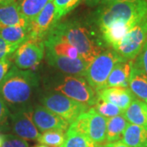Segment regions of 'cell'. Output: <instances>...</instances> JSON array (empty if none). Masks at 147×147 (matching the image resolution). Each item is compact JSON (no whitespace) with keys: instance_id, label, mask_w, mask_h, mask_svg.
Returning a JSON list of instances; mask_svg holds the SVG:
<instances>
[{"instance_id":"cell-1","label":"cell","mask_w":147,"mask_h":147,"mask_svg":"<svg viewBox=\"0 0 147 147\" xmlns=\"http://www.w3.org/2000/svg\"><path fill=\"white\" fill-rule=\"evenodd\" d=\"M50 34L75 47L79 57L88 65L107 48L90 20L70 19L59 21Z\"/></svg>"},{"instance_id":"cell-2","label":"cell","mask_w":147,"mask_h":147,"mask_svg":"<svg viewBox=\"0 0 147 147\" xmlns=\"http://www.w3.org/2000/svg\"><path fill=\"white\" fill-rule=\"evenodd\" d=\"M38 84L39 78L35 72L13 65L0 82V97L11 112L30 106V100Z\"/></svg>"},{"instance_id":"cell-3","label":"cell","mask_w":147,"mask_h":147,"mask_svg":"<svg viewBox=\"0 0 147 147\" xmlns=\"http://www.w3.org/2000/svg\"><path fill=\"white\" fill-rule=\"evenodd\" d=\"M146 16H147V0H137L99 6L90 21L99 33L114 24L136 25Z\"/></svg>"},{"instance_id":"cell-4","label":"cell","mask_w":147,"mask_h":147,"mask_svg":"<svg viewBox=\"0 0 147 147\" xmlns=\"http://www.w3.org/2000/svg\"><path fill=\"white\" fill-rule=\"evenodd\" d=\"M55 92H58L92 107L97 100V95L82 76L71 74H56L47 79L45 84Z\"/></svg>"},{"instance_id":"cell-5","label":"cell","mask_w":147,"mask_h":147,"mask_svg":"<svg viewBox=\"0 0 147 147\" xmlns=\"http://www.w3.org/2000/svg\"><path fill=\"white\" fill-rule=\"evenodd\" d=\"M122 58L112 48L105 49L88 65L84 78L96 92L106 88V82L116 64Z\"/></svg>"},{"instance_id":"cell-6","label":"cell","mask_w":147,"mask_h":147,"mask_svg":"<svg viewBox=\"0 0 147 147\" xmlns=\"http://www.w3.org/2000/svg\"><path fill=\"white\" fill-rule=\"evenodd\" d=\"M107 118L99 115L93 107L83 113L69 124L66 132L77 133L88 137L98 146L105 142Z\"/></svg>"},{"instance_id":"cell-7","label":"cell","mask_w":147,"mask_h":147,"mask_svg":"<svg viewBox=\"0 0 147 147\" xmlns=\"http://www.w3.org/2000/svg\"><path fill=\"white\" fill-rule=\"evenodd\" d=\"M42 105L71 124L90 106L74 100L58 92H47L40 98Z\"/></svg>"},{"instance_id":"cell-8","label":"cell","mask_w":147,"mask_h":147,"mask_svg":"<svg viewBox=\"0 0 147 147\" xmlns=\"http://www.w3.org/2000/svg\"><path fill=\"white\" fill-rule=\"evenodd\" d=\"M147 40V16L127 32L115 51L123 61H133L142 51Z\"/></svg>"},{"instance_id":"cell-9","label":"cell","mask_w":147,"mask_h":147,"mask_svg":"<svg viewBox=\"0 0 147 147\" xmlns=\"http://www.w3.org/2000/svg\"><path fill=\"white\" fill-rule=\"evenodd\" d=\"M45 54L44 41L29 39L21 44L12 54L15 66L21 69H29L40 63Z\"/></svg>"},{"instance_id":"cell-10","label":"cell","mask_w":147,"mask_h":147,"mask_svg":"<svg viewBox=\"0 0 147 147\" xmlns=\"http://www.w3.org/2000/svg\"><path fill=\"white\" fill-rule=\"evenodd\" d=\"M10 127L16 136L26 141H35L40 135L32 119L31 106L11 112Z\"/></svg>"},{"instance_id":"cell-11","label":"cell","mask_w":147,"mask_h":147,"mask_svg":"<svg viewBox=\"0 0 147 147\" xmlns=\"http://www.w3.org/2000/svg\"><path fill=\"white\" fill-rule=\"evenodd\" d=\"M58 22L56 16L54 0H50L45 7L30 23V39L44 41Z\"/></svg>"},{"instance_id":"cell-12","label":"cell","mask_w":147,"mask_h":147,"mask_svg":"<svg viewBox=\"0 0 147 147\" xmlns=\"http://www.w3.org/2000/svg\"><path fill=\"white\" fill-rule=\"evenodd\" d=\"M32 119L38 131H41L57 130L66 132L69 126L68 122L42 105L32 107Z\"/></svg>"},{"instance_id":"cell-13","label":"cell","mask_w":147,"mask_h":147,"mask_svg":"<svg viewBox=\"0 0 147 147\" xmlns=\"http://www.w3.org/2000/svg\"><path fill=\"white\" fill-rule=\"evenodd\" d=\"M45 57L47 64L65 74L77 75L84 77L88 64L82 58H70L57 56L45 50Z\"/></svg>"},{"instance_id":"cell-14","label":"cell","mask_w":147,"mask_h":147,"mask_svg":"<svg viewBox=\"0 0 147 147\" xmlns=\"http://www.w3.org/2000/svg\"><path fill=\"white\" fill-rule=\"evenodd\" d=\"M97 99H100L107 102H110L124 110L129 106L131 102L136 97L129 89V88H105L96 92Z\"/></svg>"},{"instance_id":"cell-15","label":"cell","mask_w":147,"mask_h":147,"mask_svg":"<svg viewBox=\"0 0 147 147\" xmlns=\"http://www.w3.org/2000/svg\"><path fill=\"white\" fill-rule=\"evenodd\" d=\"M30 21L21 14L16 0L0 6V28L8 26H28Z\"/></svg>"},{"instance_id":"cell-16","label":"cell","mask_w":147,"mask_h":147,"mask_svg":"<svg viewBox=\"0 0 147 147\" xmlns=\"http://www.w3.org/2000/svg\"><path fill=\"white\" fill-rule=\"evenodd\" d=\"M44 45L46 51L57 56L65 57L70 59L81 58L75 47L62 38L54 36L51 34H49L44 40Z\"/></svg>"},{"instance_id":"cell-17","label":"cell","mask_w":147,"mask_h":147,"mask_svg":"<svg viewBox=\"0 0 147 147\" xmlns=\"http://www.w3.org/2000/svg\"><path fill=\"white\" fill-rule=\"evenodd\" d=\"M128 88L136 98L147 103V75L135 66L132 61Z\"/></svg>"},{"instance_id":"cell-18","label":"cell","mask_w":147,"mask_h":147,"mask_svg":"<svg viewBox=\"0 0 147 147\" xmlns=\"http://www.w3.org/2000/svg\"><path fill=\"white\" fill-rule=\"evenodd\" d=\"M131 61H122L116 64L106 82V88H128Z\"/></svg>"},{"instance_id":"cell-19","label":"cell","mask_w":147,"mask_h":147,"mask_svg":"<svg viewBox=\"0 0 147 147\" xmlns=\"http://www.w3.org/2000/svg\"><path fill=\"white\" fill-rule=\"evenodd\" d=\"M121 141L130 147H147V127L128 123Z\"/></svg>"},{"instance_id":"cell-20","label":"cell","mask_w":147,"mask_h":147,"mask_svg":"<svg viewBox=\"0 0 147 147\" xmlns=\"http://www.w3.org/2000/svg\"><path fill=\"white\" fill-rule=\"evenodd\" d=\"M123 115L129 123L147 127V103L135 98Z\"/></svg>"},{"instance_id":"cell-21","label":"cell","mask_w":147,"mask_h":147,"mask_svg":"<svg viewBox=\"0 0 147 147\" xmlns=\"http://www.w3.org/2000/svg\"><path fill=\"white\" fill-rule=\"evenodd\" d=\"M30 27L8 26L0 28V37L7 42L21 46L30 39Z\"/></svg>"},{"instance_id":"cell-22","label":"cell","mask_w":147,"mask_h":147,"mask_svg":"<svg viewBox=\"0 0 147 147\" xmlns=\"http://www.w3.org/2000/svg\"><path fill=\"white\" fill-rule=\"evenodd\" d=\"M128 122L123 115L107 119L106 123V143L120 141Z\"/></svg>"},{"instance_id":"cell-23","label":"cell","mask_w":147,"mask_h":147,"mask_svg":"<svg viewBox=\"0 0 147 147\" xmlns=\"http://www.w3.org/2000/svg\"><path fill=\"white\" fill-rule=\"evenodd\" d=\"M50 0H16L21 14L30 23L45 7Z\"/></svg>"},{"instance_id":"cell-24","label":"cell","mask_w":147,"mask_h":147,"mask_svg":"<svg viewBox=\"0 0 147 147\" xmlns=\"http://www.w3.org/2000/svg\"><path fill=\"white\" fill-rule=\"evenodd\" d=\"M65 132L57 130L42 131L37 141L41 145L48 147H60L65 141Z\"/></svg>"},{"instance_id":"cell-25","label":"cell","mask_w":147,"mask_h":147,"mask_svg":"<svg viewBox=\"0 0 147 147\" xmlns=\"http://www.w3.org/2000/svg\"><path fill=\"white\" fill-rule=\"evenodd\" d=\"M60 147H99L88 137L72 132H65V138Z\"/></svg>"},{"instance_id":"cell-26","label":"cell","mask_w":147,"mask_h":147,"mask_svg":"<svg viewBox=\"0 0 147 147\" xmlns=\"http://www.w3.org/2000/svg\"><path fill=\"white\" fill-rule=\"evenodd\" d=\"M92 107L99 115L107 119L123 114V110H121L117 105H114L110 102L100 100V99H97L96 105Z\"/></svg>"},{"instance_id":"cell-27","label":"cell","mask_w":147,"mask_h":147,"mask_svg":"<svg viewBox=\"0 0 147 147\" xmlns=\"http://www.w3.org/2000/svg\"><path fill=\"white\" fill-rule=\"evenodd\" d=\"M83 0H54L56 16L58 21L74 10Z\"/></svg>"},{"instance_id":"cell-28","label":"cell","mask_w":147,"mask_h":147,"mask_svg":"<svg viewBox=\"0 0 147 147\" xmlns=\"http://www.w3.org/2000/svg\"><path fill=\"white\" fill-rule=\"evenodd\" d=\"M11 111L0 97V131H6L10 127Z\"/></svg>"},{"instance_id":"cell-29","label":"cell","mask_w":147,"mask_h":147,"mask_svg":"<svg viewBox=\"0 0 147 147\" xmlns=\"http://www.w3.org/2000/svg\"><path fill=\"white\" fill-rule=\"evenodd\" d=\"M2 147H29L28 142L16 135H3V142Z\"/></svg>"},{"instance_id":"cell-30","label":"cell","mask_w":147,"mask_h":147,"mask_svg":"<svg viewBox=\"0 0 147 147\" xmlns=\"http://www.w3.org/2000/svg\"><path fill=\"white\" fill-rule=\"evenodd\" d=\"M132 64L147 75V40L138 56L132 61Z\"/></svg>"},{"instance_id":"cell-31","label":"cell","mask_w":147,"mask_h":147,"mask_svg":"<svg viewBox=\"0 0 147 147\" xmlns=\"http://www.w3.org/2000/svg\"><path fill=\"white\" fill-rule=\"evenodd\" d=\"M19 47V45L7 42L0 37V60L5 57H11Z\"/></svg>"},{"instance_id":"cell-32","label":"cell","mask_w":147,"mask_h":147,"mask_svg":"<svg viewBox=\"0 0 147 147\" xmlns=\"http://www.w3.org/2000/svg\"><path fill=\"white\" fill-rule=\"evenodd\" d=\"M12 66V61L11 57H5L0 60V82L8 73Z\"/></svg>"},{"instance_id":"cell-33","label":"cell","mask_w":147,"mask_h":147,"mask_svg":"<svg viewBox=\"0 0 147 147\" xmlns=\"http://www.w3.org/2000/svg\"><path fill=\"white\" fill-rule=\"evenodd\" d=\"M137 0H85L86 4L89 7H99L100 5L119 3V2H135Z\"/></svg>"},{"instance_id":"cell-34","label":"cell","mask_w":147,"mask_h":147,"mask_svg":"<svg viewBox=\"0 0 147 147\" xmlns=\"http://www.w3.org/2000/svg\"><path fill=\"white\" fill-rule=\"evenodd\" d=\"M101 147H130L122 141H117L115 142H110V143H105V145L100 146Z\"/></svg>"},{"instance_id":"cell-35","label":"cell","mask_w":147,"mask_h":147,"mask_svg":"<svg viewBox=\"0 0 147 147\" xmlns=\"http://www.w3.org/2000/svg\"><path fill=\"white\" fill-rule=\"evenodd\" d=\"M15 1H16V0H0V6L8 4V3H13V2H15Z\"/></svg>"},{"instance_id":"cell-36","label":"cell","mask_w":147,"mask_h":147,"mask_svg":"<svg viewBox=\"0 0 147 147\" xmlns=\"http://www.w3.org/2000/svg\"><path fill=\"white\" fill-rule=\"evenodd\" d=\"M3 135L0 134V147L3 146Z\"/></svg>"},{"instance_id":"cell-37","label":"cell","mask_w":147,"mask_h":147,"mask_svg":"<svg viewBox=\"0 0 147 147\" xmlns=\"http://www.w3.org/2000/svg\"><path fill=\"white\" fill-rule=\"evenodd\" d=\"M33 147H48L47 146H44V145H37V146H33Z\"/></svg>"},{"instance_id":"cell-38","label":"cell","mask_w":147,"mask_h":147,"mask_svg":"<svg viewBox=\"0 0 147 147\" xmlns=\"http://www.w3.org/2000/svg\"><path fill=\"white\" fill-rule=\"evenodd\" d=\"M99 147H101V146H99Z\"/></svg>"}]
</instances>
